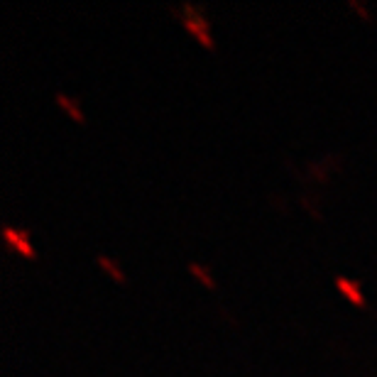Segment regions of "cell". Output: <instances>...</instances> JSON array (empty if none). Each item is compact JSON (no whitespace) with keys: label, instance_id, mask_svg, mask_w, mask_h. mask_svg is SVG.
I'll list each match as a JSON object with an SVG mask.
<instances>
[{"label":"cell","instance_id":"obj_1","mask_svg":"<svg viewBox=\"0 0 377 377\" xmlns=\"http://www.w3.org/2000/svg\"><path fill=\"white\" fill-rule=\"evenodd\" d=\"M172 12L179 18L184 29H189L203 47H213V40H211V25H209V20H206V15L201 12V8L194 5L192 0H186L181 5H172Z\"/></svg>","mask_w":377,"mask_h":377},{"label":"cell","instance_id":"obj_2","mask_svg":"<svg viewBox=\"0 0 377 377\" xmlns=\"http://www.w3.org/2000/svg\"><path fill=\"white\" fill-rule=\"evenodd\" d=\"M3 240H5L8 248H12L15 252H20L23 257H29V260H35V248L29 243V233L25 228H15V226H3Z\"/></svg>","mask_w":377,"mask_h":377},{"label":"cell","instance_id":"obj_3","mask_svg":"<svg viewBox=\"0 0 377 377\" xmlns=\"http://www.w3.org/2000/svg\"><path fill=\"white\" fill-rule=\"evenodd\" d=\"M336 289L341 291L346 299H350L353 304H358V307H363V304H365V296H363V291H360V285L355 282V279L338 274V277H336Z\"/></svg>","mask_w":377,"mask_h":377},{"label":"cell","instance_id":"obj_4","mask_svg":"<svg viewBox=\"0 0 377 377\" xmlns=\"http://www.w3.org/2000/svg\"><path fill=\"white\" fill-rule=\"evenodd\" d=\"M54 101H57V103L62 105V108H64V111L69 113V116L74 118V120H79V122L83 120L81 105H79V101H76V99H71V96H66L64 91H57V93H54Z\"/></svg>","mask_w":377,"mask_h":377},{"label":"cell","instance_id":"obj_5","mask_svg":"<svg viewBox=\"0 0 377 377\" xmlns=\"http://www.w3.org/2000/svg\"><path fill=\"white\" fill-rule=\"evenodd\" d=\"M189 272H192L194 277H196L198 282H201V285L209 287V289H213V287H216V279L211 277V272H209V270H206V267L201 265V262L189 260Z\"/></svg>","mask_w":377,"mask_h":377},{"label":"cell","instance_id":"obj_6","mask_svg":"<svg viewBox=\"0 0 377 377\" xmlns=\"http://www.w3.org/2000/svg\"><path fill=\"white\" fill-rule=\"evenodd\" d=\"M96 262H99V265L103 267L105 272L111 274L113 279H118V282H122V279H125V274H122L120 265H118L116 260H111V257H108V255H103V252H99V255H96Z\"/></svg>","mask_w":377,"mask_h":377},{"label":"cell","instance_id":"obj_7","mask_svg":"<svg viewBox=\"0 0 377 377\" xmlns=\"http://www.w3.org/2000/svg\"><path fill=\"white\" fill-rule=\"evenodd\" d=\"M348 5L353 8L355 12H360V15H363V18H365V20L370 18V12H367V8L363 5V3H360V0H348Z\"/></svg>","mask_w":377,"mask_h":377}]
</instances>
